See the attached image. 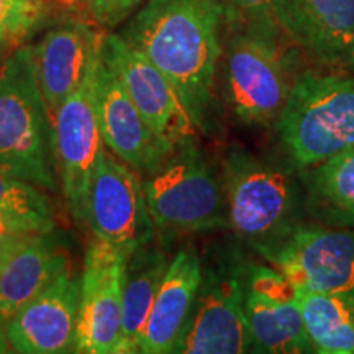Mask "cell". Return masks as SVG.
I'll use <instances>...</instances> for the list:
<instances>
[{"label": "cell", "mask_w": 354, "mask_h": 354, "mask_svg": "<svg viewBox=\"0 0 354 354\" xmlns=\"http://www.w3.org/2000/svg\"><path fill=\"white\" fill-rule=\"evenodd\" d=\"M223 0H145L120 37L169 79L198 131L210 130Z\"/></svg>", "instance_id": "1"}, {"label": "cell", "mask_w": 354, "mask_h": 354, "mask_svg": "<svg viewBox=\"0 0 354 354\" xmlns=\"http://www.w3.org/2000/svg\"><path fill=\"white\" fill-rule=\"evenodd\" d=\"M230 230L256 253L304 221L305 192L300 171L232 146L221 165Z\"/></svg>", "instance_id": "2"}, {"label": "cell", "mask_w": 354, "mask_h": 354, "mask_svg": "<svg viewBox=\"0 0 354 354\" xmlns=\"http://www.w3.org/2000/svg\"><path fill=\"white\" fill-rule=\"evenodd\" d=\"M0 172L43 190L59 187L51 113L35 74L32 44H21L0 64Z\"/></svg>", "instance_id": "3"}, {"label": "cell", "mask_w": 354, "mask_h": 354, "mask_svg": "<svg viewBox=\"0 0 354 354\" xmlns=\"http://www.w3.org/2000/svg\"><path fill=\"white\" fill-rule=\"evenodd\" d=\"M141 177L156 232L197 234L230 228L223 180L196 140L176 145L156 169Z\"/></svg>", "instance_id": "4"}, {"label": "cell", "mask_w": 354, "mask_h": 354, "mask_svg": "<svg viewBox=\"0 0 354 354\" xmlns=\"http://www.w3.org/2000/svg\"><path fill=\"white\" fill-rule=\"evenodd\" d=\"M276 125L282 148L299 171L354 149V76H299Z\"/></svg>", "instance_id": "5"}, {"label": "cell", "mask_w": 354, "mask_h": 354, "mask_svg": "<svg viewBox=\"0 0 354 354\" xmlns=\"http://www.w3.org/2000/svg\"><path fill=\"white\" fill-rule=\"evenodd\" d=\"M245 259L234 246L220 248L202 259L197 299L176 353H254L243 302Z\"/></svg>", "instance_id": "6"}, {"label": "cell", "mask_w": 354, "mask_h": 354, "mask_svg": "<svg viewBox=\"0 0 354 354\" xmlns=\"http://www.w3.org/2000/svg\"><path fill=\"white\" fill-rule=\"evenodd\" d=\"M225 51V95L238 120L248 127H271L289 99L294 81L279 48V38L230 28Z\"/></svg>", "instance_id": "7"}, {"label": "cell", "mask_w": 354, "mask_h": 354, "mask_svg": "<svg viewBox=\"0 0 354 354\" xmlns=\"http://www.w3.org/2000/svg\"><path fill=\"white\" fill-rule=\"evenodd\" d=\"M86 225L94 238L128 256L156 236L143 177L112 153H102L88 183Z\"/></svg>", "instance_id": "8"}, {"label": "cell", "mask_w": 354, "mask_h": 354, "mask_svg": "<svg viewBox=\"0 0 354 354\" xmlns=\"http://www.w3.org/2000/svg\"><path fill=\"white\" fill-rule=\"evenodd\" d=\"M258 254L300 289L354 299L353 230L302 221Z\"/></svg>", "instance_id": "9"}, {"label": "cell", "mask_w": 354, "mask_h": 354, "mask_svg": "<svg viewBox=\"0 0 354 354\" xmlns=\"http://www.w3.org/2000/svg\"><path fill=\"white\" fill-rule=\"evenodd\" d=\"M97 64V63H95ZM94 69L51 115L57 179L74 221L86 227V196L104 149L94 102Z\"/></svg>", "instance_id": "10"}, {"label": "cell", "mask_w": 354, "mask_h": 354, "mask_svg": "<svg viewBox=\"0 0 354 354\" xmlns=\"http://www.w3.org/2000/svg\"><path fill=\"white\" fill-rule=\"evenodd\" d=\"M127 259V253L107 241L94 238L88 243L74 353L120 354Z\"/></svg>", "instance_id": "11"}, {"label": "cell", "mask_w": 354, "mask_h": 354, "mask_svg": "<svg viewBox=\"0 0 354 354\" xmlns=\"http://www.w3.org/2000/svg\"><path fill=\"white\" fill-rule=\"evenodd\" d=\"M243 302L254 353H312L299 287L274 266L245 259Z\"/></svg>", "instance_id": "12"}, {"label": "cell", "mask_w": 354, "mask_h": 354, "mask_svg": "<svg viewBox=\"0 0 354 354\" xmlns=\"http://www.w3.org/2000/svg\"><path fill=\"white\" fill-rule=\"evenodd\" d=\"M100 56L159 138L172 146L196 140L198 130L176 88L148 57L127 43L120 33L102 37Z\"/></svg>", "instance_id": "13"}, {"label": "cell", "mask_w": 354, "mask_h": 354, "mask_svg": "<svg viewBox=\"0 0 354 354\" xmlns=\"http://www.w3.org/2000/svg\"><path fill=\"white\" fill-rule=\"evenodd\" d=\"M81 300V274L68 264L64 271L25 302L6 323L13 353H74Z\"/></svg>", "instance_id": "14"}, {"label": "cell", "mask_w": 354, "mask_h": 354, "mask_svg": "<svg viewBox=\"0 0 354 354\" xmlns=\"http://www.w3.org/2000/svg\"><path fill=\"white\" fill-rule=\"evenodd\" d=\"M92 87L97 120L109 151L141 176L156 169L174 146L153 131L100 53Z\"/></svg>", "instance_id": "15"}, {"label": "cell", "mask_w": 354, "mask_h": 354, "mask_svg": "<svg viewBox=\"0 0 354 354\" xmlns=\"http://www.w3.org/2000/svg\"><path fill=\"white\" fill-rule=\"evenodd\" d=\"M276 20L312 61L354 68V0H276Z\"/></svg>", "instance_id": "16"}, {"label": "cell", "mask_w": 354, "mask_h": 354, "mask_svg": "<svg viewBox=\"0 0 354 354\" xmlns=\"http://www.w3.org/2000/svg\"><path fill=\"white\" fill-rule=\"evenodd\" d=\"M102 37L87 21L68 19L32 44L35 74L51 115L91 74L99 59Z\"/></svg>", "instance_id": "17"}, {"label": "cell", "mask_w": 354, "mask_h": 354, "mask_svg": "<svg viewBox=\"0 0 354 354\" xmlns=\"http://www.w3.org/2000/svg\"><path fill=\"white\" fill-rule=\"evenodd\" d=\"M202 279V258L194 246H184L169 261L148 322L140 353H176L189 318L192 315Z\"/></svg>", "instance_id": "18"}, {"label": "cell", "mask_w": 354, "mask_h": 354, "mask_svg": "<svg viewBox=\"0 0 354 354\" xmlns=\"http://www.w3.org/2000/svg\"><path fill=\"white\" fill-rule=\"evenodd\" d=\"M69 263L63 241L53 230L13 243L0 259V322L10 320Z\"/></svg>", "instance_id": "19"}, {"label": "cell", "mask_w": 354, "mask_h": 354, "mask_svg": "<svg viewBox=\"0 0 354 354\" xmlns=\"http://www.w3.org/2000/svg\"><path fill=\"white\" fill-rule=\"evenodd\" d=\"M169 261L166 251L153 245V241L128 256L123 287L120 354L140 353L146 322Z\"/></svg>", "instance_id": "20"}, {"label": "cell", "mask_w": 354, "mask_h": 354, "mask_svg": "<svg viewBox=\"0 0 354 354\" xmlns=\"http://www.w3.org/2000/svg\"><path fill=\"white\" fill-rule=\"evenodd\" d=\"M305 209L330 227H354V149L300 169Z\"/></svg>", "instance_id": "21"}, {"label": "cell", "mask_w": 354, "mask_h": 354, "mask_svg": "<svg viewBox=\"0 0 354 354\" xmlns=\"http://www.w3.org/2000/svg\"><path fill=\"white\" fill-rule=\"evenodd\" d=\"M308 339L315 353L354 354V299L299 287Z\"/></svg>", "instance_id": "22"}, {"label": "cell", "mask_w": 354, "mask_h": 354, "mask_svg": "<svg viewBox=\"0 0 354 354\" xmlns=\"http://www.w3.org/2000/svg\"><path fill=\"white\" fill-rule=\"evenodd\" d=\"M44 0H0V43H20L48 21Z\"/></svg>", "instance_id": "23"}, {"label": "cell", "mask_w": 354, "mask_h": 354, "mask_svg": "<svg viewBox=\"0 0 354 354\" xmlns=\"http://www.w3.org/2000/svg\"><path fill=\"white\" fill-rule=\"evenodd\" d=\"M0 212L55 218L53 203L43 189L0 172Z\"/></svg>", "instance_id": "24"}, {"label": "cell", "mask_w": 354, "mask_h": 354, "mask_svg": "<svg viewBox=\"0 0 354 354\" xmlns=\"http://www.w3.org/2000/svg\"><path fill=\"white\" fill-rule=\"evenodd\" d=\"M225 21L230 28H243L279 38L276 0H223Z\"/></svg>", "instance_id": "25"}, {"label": "cell", "mask_w": 354, "mask_h": 354, "mask_svg": "<svg viewBox=\"0 0 354 354\" xmlns=\"http://www.w3.org/2000/svg\"><path fill=\"white\" fill-rule=\"evenodd\" d=\"M92 21L105 28H113L125 21L145 0H74Z\"/></svg>", "instance_id": "26"}, {"label": "cell", "mask_w": 354, "mask_h": 354, "mask_svg": "<svg viewBox=\"0 0 354 354\" xmlns=\"http://www.w3.org/2000/svg\"><path fill=\"white\" fill-rule=\"evenodd\" d=\"M50 230H55V218L0 212V250H6L30 234L50 232Z\"/></svg>", "instance_id": "27"}, {"label": "cell", "mask_w": 354, "mask_h": 354, "mask_svg": "<svg viewBox=\"0 0 354 354\" xmlns=\"http://www.w3.org/2000/svg\"><path fill=\"white\" fill-rule=\"evenodd\" d=\"M10 351H12V348H10V343H8V338H7L6 323L0 322V354H6Z\"/></svg>", "instance_id": "28"}, {"label": "cell", "mask_w": 354, "mask_h": 354, "mask_svg": "<svg viewBox=\"0 0 354 354\" xmlns=\"http://www.w3.org/2000/svg\"><path fill=\"white\" fill-rule=\"evenodd\" d=\"M6 46H7V44L0 43V64L3 63V56H6Z\"/></svg>", "instance_id": "29"}, {"label": "cell", "mask_w": 354, "mask_h": 354, "mask_svg": "<svg viewBox=\"0 0 354 354\" xmlns=\"http://www.w3.org/2000/svg\"><path fill=\"white\" fill-rule=\"evenodd\" d=\"M8 248H10V246H8ZM8 248H6V250H0V259H2V256H3V253H6V251L8 250Z\"/></svg>", "instance_id": "30"}]
</instances>
